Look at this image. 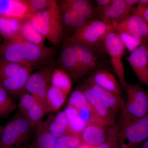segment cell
Listing matches in <instances>:
<instances>
[{
    "label": "cell",
    "instance_id": "d4e9b609",
    "mask_svg": "<svg viewBox=\"0 0 148 148\" xmlns=\"http://www.w3.org/2000/svg\"><path fill=\"white\" fill-rule=\"evenodd\" d=\"M67 95L61 89L50 85L47 90L45 99L48 113L59 110L66 102Z\"/></svg>",
    "mask_w": 148,
    "mask_h": 148
},
{
    "label": "cell",
    "instance_id": "f546056e",
    "mask_svg": "<svg viewBox=\"0 0 148 148\" xmlns=\"http://www.w3.org/2000/svg\"><path fill=\"white\" fill-rule=\"evenodd\" d=\"M82 144L80 134L68 131L56 138L55 148H77Z\"/></svg>",
    "mask_w": 148,
    "mask_h": 148
},
{
    "label": "cell",
    "instance_id": "6da1fadb",
    "mask_svg": "<svg viewBox=\"0 0 148 148\" xmlns=\"http://www.w3.org/2000/svg\"><path fill=\"white\" fill-rule=\"evenodd\" d=\"M112 30H115L114 24H107L100 19L91 20L66 39L65 42L81 45L97 52H103L105 50V38Z\"/></svg>",
    "mask_w": 148,
    "mask_h": 148
},
{
    "label": "cell",
    "instance_id": "9a60e30c",
    "mask_svg": "<svg viewBox=\"0 0 148 148\" xmlns=\"http://www.w3.org/2000/svg\"><path fill=\"white\" fill-rule=\"evenodd\" d=\"M58 5L64 37H66V39L71 36L88 21H91L73 9Z\"/></svg>",
    "mask_w": 148,
    "mask_h": 148
},
{
    "label": "cell",
    "instance_id": "b9f144b4",
    "mask_svg": "<svg viewBox=\"0 0 148 148\" xmlns=\"http://www.w3.org/2000/svg\"><path fill=\"white\" fill-rule=\"evenodd\" d=\"M147 54L148 56V45L147 46Z\"/></svg>",
    "mask_w": 148,
    "mask_h": 148
},
{
    "label": "cell",
    "instance_id": "ffe728a7",
    "mask_svg": "<svg viewBox=\"0 0 148 148\" xmlns=\"http://www.w3.org/2000/svg\"><path fill=\"white\" fill-rule=\"evenodd\" d=\"M83 82L108 105L115 114L122 111L124 108L125 103L121 96L97 85L89 76L86 77Z\"/></svg>",
    "mask_w": 148,
    "mask_h": 148
},
{
    "label": "cell",
    "instance_id": "7bdbcfd3",
    "mask_svg": "<svg viewBox=\"0 0 148 148\" xmlns=\"http://www.w3.org/2000/svg\"></svg>",
    "mask_w": 148,
    "mask_h": 148
},
{
    "label": "cell",
    "instance_id": "ac0fdd59",
    "mask_svg": "<svg viewBox=\"0 0 148 148\" xmlns=\"http://www.w3.org/2000/svg\"><path fill=\"white\" fill-rule=\"evenodd\" d=\"M5 40L0 47V57L10 62L28 66L25 62L22 38L16 36Z\"/></svg>",
    "mask_w": 148,
    "mask_h": 148
},
{
    "label": "cell",
    "instance_id": "52a82bcc",
    "mask_svg": "<svg viewBox=\"0 0 148 148\" xmlns=\"http://www.w3.org/2000/svg\"><path fill=\"white\" fill-rule=\"evenodd\" d=\"M55 68L54 63L43 66L38 71L31 74L26 85V92L33 95L42 103L47 111L46 96L50 87L51 76Z\"/></svg>",
    "mask_w": 148,
    "mask_h": 148
},
{
    "label": "cell",
    "instance_id": "484cf974",
    "mask_svg": "<svg viewBox=\"0 0 148 148\" xmlns=\"http://www.w3.org/2000/svg\"><path fill=\"white\" fill-rule=\"evenodd\" d=\"M19 36L28 42L40 46H44L45 38L35 29L30 17L22 21Z\"/></svg>",
    "mask_w": 148,
    "mask_h": 148
},
{
    "label": "cell",
    "instance_id": "4dcf8cb0",
    "mask_svg": "<svg viewBox=\"0 0 148 148\" xmlns=\"http://www.w3.org/2000/svg\"><path fill=\"white\" fill-rule=\"evenodd\" d=\"M18 106L0 84V119L7 117Z\"/></svg>",
    "mask_w": 148,
    "mask_h": 148
},
{
    "label": "cell",
    "instance_id": "4316f807",
    "mask_svg": "<svg viewBox=\"0 0 148 148\" xmlns=\"http://www.w3.org/2000/svg\"><path fill=\"white\" fill-rule=\"evenodd\" d=\"M23 20L5 16H0V34L5 40L19 36Z\"/></svg>",
    "mask_w": 148,
    "mask_h": 148
},
{
    "label": "cell",
    "instance_id": "5b68a950",
    "mask_svg": "<svg viewBox=\"0 0 148 148\" xmlns=\"http://www.w3.org/2000/svg\"><path fill=\"white\" fill-rule=\"evenodd\" d=\"M117 126L119 148H137L148 139V115Z\"/></svg>",
    "mask_w": 148,
    "mask_h": 148
},
{
    "label": "cell",
    "instance_id": "e0dca14e",
    "mask_svg": "<svg viewBox=\"0 0 148 148\" xmlns=\"http://www.w3.org/2000/svg\"><path fill=\"white\" fill-rule=\"evenodd\" d=\"M70 44L80 66L86 75L101 69L99 68L100 63L96 54L99 52L85 46L77 44Z\"/></svg>",
    "mask_w": 148,
    "mask_h": 148
},
{
    "label": "cell",
    "instance_id": "4fadbf2b",
    "mask_svg": "<svg viewBox=\"0 0 148 148\" xmlns=\"http://www.w3.org/2000/svg\"><path fill=\"white\" fill-rule=\"evenodd\" d=\"M148 39L126 58L140 82L148 86Z\"/></svg>",
    "mask_w": 148,
    "mask_h": 148
},
{
    "label": "cell",
    "instance_id": "8fae6325",
    "mask_svg": "<svg viewBox=\"0 0 148 148\" xmlns=\"http://www.w3.org/2000/svg\"><path fill=\"white\" fill-rule=\"evenodd\" d=\"M32 71L31 67L27 66L13 76L0 81V84L13 101L19 100L26 92V85Z\"/></svg>",
    "mask_w": 148,
    "mask_h": 148
},
{
    "label": "cell",
    "instance_id": "f35d334b",
    "mask_svg": "<svg viewBox=\"0 0 148 148\" xmlns=\"http://www.w3.org/2000/svg\"><path fill=\"white\" fill-rule=\"evenodd\" d=\"M140 148H148V139L140 145Z\"/></svg>",
    "mask_w": 148,
    "mask_h": 148
},
{
    "label": "cell",
    "instance_id": "60d3db41",
    "mask_svg": "<svg viewBox=\"0 0 148 148\" xmlns=\"http://www.w3.org/2000/svg\"><path fill=\"white\" fill-rule=\"evenodd\" d=\"M28 148H33V146L31 145H29V147Z\"/></svg>",
    "mask_w": 148,
    "mask_h": 148
},
{
    "label": "cell",
    "instance_id": "e575fe53",
    "mask_svg": "<svg viewBox=\"0 0 148 148\" xmlns=\"http://www.w3.org/2000/svg\"><path fill=\"white\" fill-rule=\"evenodd\" d=\"M32 16L51 7L57 3L55 0H27Z\"/></svg>",
    "mask_w": 148,
    "mask_h": 148
},
{
    "label": "cell",
    "instance_id": "d590c367",
    "mask_svg": "<svg viewBox=\"0 0 148 148\" xmlns=\"http://www.w3.org/2000/svg\"><path fill=\"white\" fill-rule=\"evenodd\" d=\"M132 13L142 16L148 25V8L137 5L133 10Z\"/></svg>",
    "mask_w": 148,
    "mask_h": 148
},
{
    "label": "cell",
    "instance_id": "83f0119b",
    "mask_svg": "<svg viewBox=\"0 0 148 148\" xmlns=\"http://www.w3.org/2000/svg\"><path fill=\"white\" fill-rule=\"evenodd\" d=\"M64 111L68 121V131L81 135L86 123L79 116L76 109L67 105Z\"/></svg>",
    "mask_w": 148,
    "mask_h": 148
},
{
    "label": "cell",
    "instance_id": "9c48e42d",
    "mask_svg": "<svg viewBox=\"0 0 148 148\" xmlns=\"http://www.w3.org/2000/svg\"><path fill=\"white\" fill-rule=\"evenodd\" d=\"M55 65L56 68L69 75L73 84L86 75L79 66L71 45L66 42H64Z\"/></svg>",
    "mask_w": 148,
    "mask_h": 148
},
{
    "label": "cell",
    "instance_id": "2e32d148",
    "mask_svg": "<svg viewBox=\"0 0 148 148\" xmlns=\"http://www.w3.org/2000/svg\"><path fill=\"white\" fill-rule=\"evenodd\" d=\"M111 126L97 122L88 123L81 133L82 144L92 147L102 145L107 140Z\"/></svg>",
    "mask_w": 148,
    "mask_h": 148
},
{
    "label": "cell",
    "instance_id": "f1b7e54d",
    "mask_svg": "<svg viewBox=\"0 0 148 148\" xmlns=\"http://www.w3.org/2000/svg\"><path fill=\"white\" fill-rule=\"evenodd\" d=\"M73 84L71 78L66 72L55 68L51 76V85L61 89L68 95Z\"/></svg>",
    "mask_w": 148,
    "mask_h": 148
},
{
    "label": "cell",
    "instance_id": "44dd1931",
    "mask_svg": "<svg viewBox=\"0 0 148 148\" xmlns=\"http://www.w3.org/2000/svg\"><path fill=\"white\" fill-rule=\"evenodd\" d=\"M95 84L102 88L122 97L121 86L116 78L110 72L99 69L88 76Z\"/></svg>",
    "mask_w": 148,
    "mask_h": 148
},
{
    "label": "cell",
    "instance_id": "603a6c76",
    "mask_svg": "<svg viewBox=\"0 0 148 148\" xmlns=\"http://www.w3.org/2000/svg\"><path fill=\"white\" fill-rule=\"evenodd\" d=\"M34 148H55L56 139L48 130L46 121L38 123L34 127Z\"/></svg>",
    "mask_w": 148,
    "mask_h": 148
},
{
    "label": "cell",
    "instance_id": "8992f818",
    "mask_svg": "<svg viewBox=\"0 0 148 148\" xmlns=\"http://www.w3.org/2000/svg\"><path fill=\"white\" fill-rule=\"evenodd\" d=\"M104 47L110 58L112 66L121 86L125 90L127 83L125 81L122 61L125 48L119 35L115 30L111 31L106 36L104 41Z\"/></svg>",
    "mask_w": 148,
    "mask_h": 148
},
{
    "label": "cell",
    "instance_id": "7c38bea8",
    "mask_svg": "<svg viewBox=\"0 0 148 148\" xmlns=\"http://www.w3.org/2000/svg\"><path fill=\"white\" fill-rule=\"evenodd\" d=\"M135 8L125 0H112L110 5L98 11V17L107 24H118L130 15Z\"/></svg>",
    "mask_w": 148,
    "mask_h": 148
},
{
    "label": "cell",
    "instance_id": "7a4b0ae2",
    "mask_svg": "<svg viewBox=\"0 0 148 148\" xmlns=\"http://www.w3.org/2000/svg\"><path fill=\"white\" fill-rule=\"evenodd\" d=\"M34 127L18 110L3 127L0 148H28Z\"/></svg>",
    "mask_w": 148,
    "mask_h": 148
},
{
    "label": "cell",
    "instance_id": "ba28073f",
    "mask_svg": "<svg viewBox=\"0 0 148 148\" xmlns=\"http://www.w3.org/2000/svg\"><path fill=\"white\" fill-rule=\"evenodd\" d=\"M22 43L25 62L33 70L54 63L56 53L55 47L40 46L26 41L23 39Z\"/></svg>",
    "mask_w": 148,
    "mask_h": 148
},
{
    "label": "cell",
    "instance_id": "cb8c5ba5",
    "mask_svg": "<svg viewBox=\"0 0 148 148\" xmlns=\"http://www.w3.org/2000/svg\"><path fill=\"white\" fill-rule=\"evenodd\" d=\"M48 130L56 139L61 137L68 131V123L64 111L56 115L50 114L46 120Z\"/></svg>",
    "mask_w": 148,
    "mask_h": 148
},
{
    "label": "cell",
    "instance_id": "1f68e13d",
    "mask_svg": "<svg viewBox=\"0 0 148 148\" xmlns=\"http://www.w3.org/2000/svg\"><path fill=\"white\" fill-rule=\"evenodd\" d=\"M77 148H119L118 139V129L116 123L111 125L109 128L108 138L102 145L92 147L84 144H82Z\"/></svg>",
    "mask_w": 148,
    "mask_h": 148
},
{
    "label": "cell",
    "instance_id": "7402d4cb",
    "mask_svg": "<svg viewBox=\"0 0 148 148\" xmlns=\"http://www.w3.org/2000/svg\"><path fill=\"white\" fill-rule=\"evenodd\" d=\"M58 5L73 9L90 20H95L98 17L96 6L88 0H63L57 1Z\"/></svg>",
    "mask_w": 148,
    "mask_h": 148
},
{
    "label": "cell",
    "instance_id": "3957f363",
    "mask_svg": "<svg viewBox=\"0 0 148 148\" xmlns=\"http://www.w3.org/2000/svg\"><path fill=\"white\" fill-rule=\"evenodd\" d=\"M33 26L45 39L56 46L64 38L60 9L57 2L30 17Z\"/></svg>",
    "mask_w": 148,
    "mask_h": 148
},
{
    "label": "cell",
    "instance_id": "8d00e7d4",
    "mask_svg": "<svg viewBox=\"0 0 148 148\" xmlns=\"http://www.w3.org/2000/svg\"><path fill=\"white\" fill-rule=\"evenodd\" d=\"M95 1L96 3V8L98 11L110 5L112 0H96Z\"/></svg>",
    "mask_w": 148,
    "mask_h": 148
},
{
    "label": "cell",
    "instance_id": "74e56055",
    "mask_svg": "<svg viewBox=\"0 0 148 148\" xmlns=\"http://www.w3.org/2000/svg\"><path fill=\"white\" fill-rule=\"evenodd\" d=\"M137 5L144 7L148 8V0H139Z\"/></svg>",
    "mask_w": 148,
    "mask_h": 148
},
{
    "label": "cell",
    "instance_id": "30bf717a",
    "mask_svg": "<svg viewBox=\"0 0 148 148\" xmlns=\"http://www.w3.org/2000/svg\"><path fill=\"white\" fill-rule=\"evenodd\" d=\"M77 87L83 92L95 114L105 124L109 126L115 124V114L95 92L84 82Z\"/></svg>",
    "mask_w": 148,
    "mask_h": 148
},
{
    "label": "cell",
    "instance_id": "ab89813d",
    "mask_svg": "<svg viewBox=\"0 0 148 148\" xmlns=\"http://www.w3.org/2000/svg\"><path fill=\"white\" fill-rule=\"evenodd\" d=\"M3 127L0 125V140H1V136L2 132Z\"/></svg>",
    "mask_w": 148,
    "mask_h": 148
},
{
    "label": "cell",
    "instance_id": "d6986e66",
    "mask_svg": "<svg viewBox=\"0 0 148 148\" xmlns=\"http://www.w3.org/2000/svg\"><path fill=\"white\" fill-rule=\"evenodd\" d=\"M0 16L24 20L32 14L27 0H0Z\"/></svg>",
    "mask_w": 148,
    "mask_h": 148
},
{
    "label": "cell",
    "instance_id": "277c9868",
    "mask_svg": "<svg viewBox=\"0 0 148 148\" xmlns=\"http://www.w3.org/2000/svg\"><path fill=\"white\" fill-rule=\"evenodd\" d=\"M125 90L127 98L117 125L132 122L148 115V94L141 85L127 83Z\"/></svg>",
    "mask_w": 148,
    "mask_h": 148
},
{
    "label": "cell",
    "instance_id": "d6a6232c",
    "mask_svg": "<svg viewBox=\"0 0 148 148\" xmlns=\"http://www.w3.org/2000/svg\"><path fill=\"white\" fill-rule=\"evenodd\" d=\"M68 105L76 110L90 106L83 92L77 87L71 93Z\"/></svg>",
    "mask_w": 148,
    "mask_h": 148
},
{
    "label": "cell",
    "instance_id": "5bb4252c",
    "mask_svg": "<svg viewBox=\"0 0 148 148\" xmlns=\"http://www.w3.org/2000/svg\"><path fill=\"white\" fill-rule=\"evenodd\" d=\"M116 32H123L137 38L148 39V25L142 16L131 13L118 24H115Z\"/></svg>",
    "mask_w": 148,
    "mask_h": 148
},
{
    "label": "cell",
    "instance_id": "836d02e7",
    "mask_svg": "<svg viewBox=\"0 0 148 148\" xmlns=\"http://www.w3.org/2000/svg\"><path fill=\"white\" fill-rule=\"evenodd\" d=\"M123 43L125 48L130 53H132L136 49L142 44L144 40L137 38L129 34L123 32H116Z\"/></svg>",
    "mask_w": 148,
    "mask_h": 148
}]
</instances>
